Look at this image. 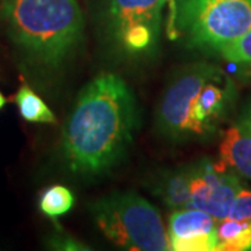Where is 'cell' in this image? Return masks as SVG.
Listing matches in <instances>:
<instances>
[{
	"mask_svg": "<svg viewBox=\"0 0 251 251\" xmlns=\"http://www.w3.org/2000/svg\"><path fill=\"white\" fill-rule=\"evenodd\" d=\"M191 180L193 168L173 172L162 179L156 193L171 208H188L191 200Z\"/></svg>",
	"mask_w": 251,
	"mask_h": 251,
	"instance_id": "30bf717a",
	"label": "cell"
},
{
	"mask_svg": "<svg viewBox=\"0 0 251 251\" xmlns=\"http://www.w3.org/2000/svg\"><path fill=\"white\" fill-rule=\"evenodd\" d=\"M249 120H250V123H251V116H250V119H249Z\"/></svg>",
	"mask_w": 251,
	"mask_h": 251,
	"instance_id": "e0dca14e",
	"label": "cell"
},
{
	"mask_svg": "<svg viewBox=\"0 0 251 251\" xmlns=\"http://www.w3.org/2000/svg\"><path fill=\"white\" fill-rule=\"evenodd\" d=\"M16 105L21 117L31 123H54L56 117L49 109L45 100L31 90L28 85L23 84L16 94Z\"/></svg>",
	"mask_w": 251,
	"mask_h": 251,
	"instance_id": "7c38bea8",
	"label": "cell"
},
{
	"mask_svg": "<svg viewBox=\"0 0 251 251\" xmlns=\"http://www.w3.org/2000/svg\"><path fill=\"white\" fill-rule=\"evenodd\" d=\"M134 97L123 78L102 73L81 91L63 130V151L73 172L113 166L131 141Z\"/></svg>",
	"mask_w": 251,
	"mask_h": 251,
	"instance_id": "6da1fadb",
	"label": "cell"
},
{
	"mask_svg": "<svg viewBox=\"0 0 251 251\" xmlns=\"http://www.w3.org/2000/svg\"><path fill=\"white\" fill-rule=\"evenodd\" d=\"M242 188L240 180L224 162L204 161L193 168L191 200L188 208H198L222 221L229 215L232 201Z\"/></svg>",
	"mask_w": 251,
	"mask_h": 251,
	"instance_id": "52a82bcc",
	"label": "cell"
},
{
	"mask_svg": "<svg viewBox=\"0 0 251 251\" xmlns=\"http://www.w3.org/2000/svg\"><path fill=\"white\" fill-rule=\"evenodd\" d=\"M165 0H110V34L122 50L145 53L156 45Z\"/></svg>",
	"mask_w": 251,
	"mask_h": 251,
	"instance_id": "8992f818",
	"label": "cell"
},
{
	"mask_svg": "<svg viewBox=\"0 0 251 251\" xmlns=\"http://www.w3.org/2000/svg\"><path fill=\"white\" fill-rule=\"evenodd\" d=\"M218 221L198 208H180L169 218L172 250L215 251Z\"/></svg>",
	"mask_w": 251,
	"mask_h": 251,
	"instance_id": "ba28073f",
	"label": "cell"
},
{
	"mask_svg": "<svg viewBox=\"0 0 251 251\" xmlns=\"http://www.w3.org/2000/svg\"><path fill=\"white\" fill-rule=\"evenodd\" d=\"M232 85L212 66L201 64L175 81L158 112L162 130L175 138L211 133L230 100Z\"/></svg>",
	"mask_w": 251,
	"mask_h": 251,
	"instance_id": "3957f363",
	"label": "cell"
},
{
	"mask_svg": "<svg viewBox=\"0 0 251 251\" xmlns=\"http://www.w3.org/2000/svg\"><path fill=\"white\" fill-rule=\"evenodd\" d=\"M219 156L226 166H230L244 179L251 180V123L249 119L225 131Z\"/></svg>",
	"mask_w": 251,
	"mask_h": 251,
	"instance_id": "9c48e42d",
	"label": "cell"
},
{
	"mask_svg": "<svg viewBox=\"0 0 251 251\" xmlns=\"http://www.w3.org/2000/svg\"><path fill=\"white\" fill-rule=\"evenodd\" d=\"M102 233L116 246L134 251L172 250L159 212L134 193L113 194L91 206Z\"/></svg>",
	"mask_w": 251,
	"mask_h": 251,
	"instance_id": "277c9868",
	"label": "cell"
},
{
	"mask_svg": "<svg viewBox=\"0 0 251 251\" xmlns=\"http://www.w3.org/2000/svg\"><path fill=\"white\" fill-rule=\"evenodd\" d=\"M218 53L224 57L225 60L232 63H247L250 64L251 70V29H249L246 34L239 36L227 45L222 46Z\"/></svg>",
	"mask_w": 251,
	"mask_h": 251,
	"instance_id": "5bb4252c",
	"label": "cell"
},
{
	"mask_svg": "<svg viewBox=\"0 0 251 251\" xmlns=\"http://www.w3.org/2000/svg\"><path fill=\"white\" fill-rule=\"evenodd\" d=\"M6 102H7V99L4 98V95L0 92V110L3 109V106H4V105H6Z\"/></svg>",
	"mask_w": 251,
	"mask_h": 251,
	"instance_id": "2e32d148",
	"label": "cell"
},
{
	"mask_svg": "<svg viewBox=\"0 0 251 251\" xmlns=\"http://www.w3.org/2000/svg\"><path fill=\"white\" fill-rule=\"evenodd\" d=\"M74 196L73 193L64 186H52L46 188L39 198V209L50 218L67 214L73 208Z\"/></svg>",
	"mask_w": 251,
	"mask_h": 251,
	"instance_id": "4fadbf2b",
	"label": "cell"
},
{
	"mask_svg": "<svg viewBox=\"0 0 251 251\" xmlns=\"http://www.w3.org/2000/svg\"><path fill=\"white\" fill-rule=\"evenodd\" d=\"M227 218L251 222V190L240 188L232 201Z\"/></svg>",
	"mask_w": 251,
	"mask_h": 251,
	"instance_id": "9a60e30c",
	"label": "cell"
},
{
	"mask_svg": "<svg viewBox=\"0 0 251 251\" xmlns=\"http://www.w3.org/2000/svg\"><path fill=\"white\" fill-rule=\"evenodd\" d=\"M176 29L190 46L218 52L251 29V0H176Z\"/></svg>",
	"mask_w": 251,
	"mask_h": 251,
	"instance_id": "5b68a950",
	"label": "cell"
},
{
	"mask_svg": "<svg viewBox=\"0 0 251 251\" xmlns=\"http://www.w3.org/2000/svg\"><path fill=\"white\" fill-rule=\"evenodd\" d=\"M219 251L251 250V222L225 218L216 226Z\"/></svg>",
	"mask_w": 251,
	"mask_h": 251,
	"instance_id": "8fae6325",
	"label": "cell"
},
{
	"mask_svg": "<svg viewBox=\"0 0 251 251\" xmlns=\"http://www.w3.org/2000/svg\"><path fill=\"white\" fill-rule=\"evenodd\" d=\"M0 18L10 38L35 62L57 66L82 38V13L77 0H6Z\"/></svg>",
	"mask_w": 251,
	"mask_h": 251,
	"instance_id": "7a4b0ae2",
	"label": "cell"
}]
</instances>
